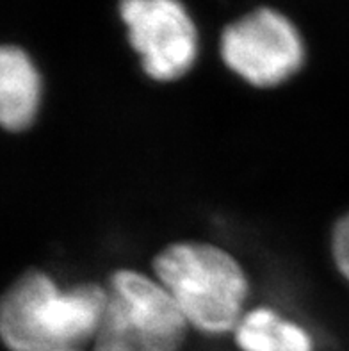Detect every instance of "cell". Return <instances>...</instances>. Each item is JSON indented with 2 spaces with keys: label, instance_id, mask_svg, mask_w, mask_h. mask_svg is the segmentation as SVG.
Segmentation results:
<instances>
[{
  "label": "cell",
  "instance_id": "cell-8",
  "mask_svg": "<svg viewBox=\"0 0 349 351\" xmlns=\"http://www.w3.org/2000/svg\"><path fill=\"white\" fill-rule=\"evenodd\" d=\"M330 252L337 271L349 284V210L337 219L330 236Z\"/></svg>",
  "mask_w": 349,
  "mask_h": 351
},
{
  "label": "cell",
  "instance_id": "cell-9",
  "mask_svg": "<svg viewBox=\"0 0 349 351\" xmlns=\"http://www.w3.org/2000/svg\"><path fill=\"white\" fill-rule=\"evenodd\" d=\"M73 351H79V350H73Z\"/></svg>",
  "mask_w": 349,
  "mask_h": 351
},
{
  "label": "cell",
  "instance_id": "cell-6",
  "mask_svg": "<svg viewBox=\"0 0 349 351\" xmlns=\"http://www.w3.org/2000/svg\"><path fill=\"white\" fill-rule=\"evenodd\" d=\"M43 102V77L31 53L20 45L0 49V123L11 134L36 123Z\"/></svg>",
  "mask_w": 349,
  "mask_h": 351
},
{
  "label": "cell",
  "instance_id": "cell-1",
  "mask_svg": "<svg viewBox=\"0 0 349 351\" xmlns=\"http://www.w3.org/2000/svg\"><path fill=\"white\" fill-rule=\"evenodd\" d=\"M106 303V285L62 287L49 273L27 269L2 296L0 335L9 351H73L93 343Z\"/></svg>",
  "mask_w": 349,
  "mask_h": 351
},
{
  "label": "cell",
  "instance_id": "cell-7",
  "mask_svg": "<svg viewBox=\"0 0 349 351\" xmlns=\"http://www.w3.org/2000/svg\"><path fill=\"white\" fill-rule=\"evenodd\" d=\"M234 341L241 351H314L309 330L271 307L250 308L239 321Z\"/></svg>",
  "mask_w": 349,
  "mask_h": 351
},
{
  "label": "cell",
  "instance_id": "cell-3",
  "mask_svg": "<svg viewBox=\"0 0 349 351\" xmlns=\"http://www.w3.org/2000/svg\"><path fill=\"white\" fill-rule=\"evenodd\" d=\"M93 351H178L189 323L154 275L123 267L109 276Z\"/></svg>",
  "mask_w": 349,
  "mask_h": 351
},
{
  "label": "cell",
  "instance_id": "cell-2",
  "mask_svg": "<svg viewBox=\"0 0 349 351\" xmlns=\"http://www.w3.org/2000/svg\"><path fill=\"white\" fill-rule=\"evenodd\" d=\"M152 271L191 328L202 334H234L248 312L250 278L243 264L223 246L177 241L155 255Z\"/></svg>",
  "mask_w": 349,
  "mask_h": 351
},
{
  "label": "cell",
  "instance_id": "cell-5",
  "mask_svg": "<svg viewBox=\"0 0 349 351\" xmlns=\"http://www.w3.org/2000/svg\"><path fill=\"white\" fill-rule=\"evenodd\" d=\"M118 16L146 77L169 84L195 68L200 34L180 0H119Z\"/></svg>",
  "mask_w": 349,
  "mask_h": 351
},
{
  "label": "cell",
  "instance_id": "cell-4",
  "mask_svg": "<svg viewBox=\"0 0 349 351\" xmlns=\"http://www.w3.org/2000/svg\"><path fill=\"white\" fill-rule=\"evenodd\" d=\"M219 56L223 64L246 84L273 89L300 73L306 47L291 18L264 5L223 27Z\"/></svg>",
  "mask_w": 349,
  "mask_h": 351
}]
</instances>
